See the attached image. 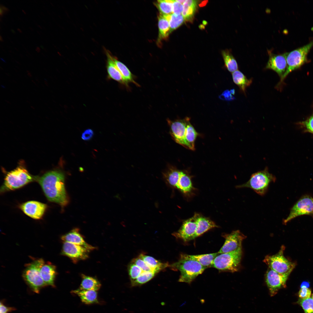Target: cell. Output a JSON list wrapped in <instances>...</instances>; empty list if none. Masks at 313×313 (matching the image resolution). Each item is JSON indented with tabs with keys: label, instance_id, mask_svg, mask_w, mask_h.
<instances>
[{
	"label": "cell",
	"instance_id": "obj_1",
	"mask_svg": "<svg viewBox=\"0 0 313 313\" xmlns=\"http://www.w3.org/2000/svg\"><path fill=\"white\" fill-rule=\"evenodd\" d=\"M65 179L64 174L58 170L49 171L40 176H36V181L48 200L61 206H65L68 202Z\"/></svg>",
	"mask_w": 313,
	"mask_h": 313
},
{
	"label": "cell",
	"instance_id": "obj_2",
	"mask_svg": "<svg viewBox=\"0 0 313 313\" xmlns=\"http://www.w3.org/2000/svg\"><path fill=\"white\" fill-rule=\"evenodd\" d=\"M34 181H36V176L31 175L24 167L18 166L6 174L0 192L19 189Z\"/></svg>",
	"mask_w": 313,
	"mask_h": 313
},
{
	"label": "cell",
	"instance_id": "obj_3",
	"mask_svg": "<svg viewBox=\"0 0 313 313\" xmlns=\"http://www.w3.org/2000/svg\"><path fill=\"white\" fill-rule=\"evenodd\" d=\"M276 179L275 176L270 173L268 168L266 167L263 170L252 174L248 181L236 187L250 188L259 195L263 196L267 192L270 184L274 182Z\"/></svg>",
	"mask_w": 313,
	"mask_h": 313
},
{
	"label": "cell",
	"instance_id": "obj_4",
	"mask_svg": "<svg viewBox=\"0 0 313 313\" xmlns=\"http://www.w3.org/2000/svg\"><path fill=\"white\" fill-rule=\"evenodd\" d=\"M179 270L181 275L179 281L190 284L206 269L198 262L191 259H181L170 265Z\"/></svg>",
	"mask_w": 313,
	"mask_h": 313
},
{
	"label": "cell",
	"instance_id": "obj_5",
	"mask_svg": "<svg viewBox=\"0 0 313 313\" xmlns=\"http://www.w3.org/2000/svg\"><path fill=\"white\" fill-rule=\"evenodd\" d=\"M42 259H36L26 265L22 276L28 286L34 292L38 293L46 286L40 274V269L45 263Z\"/></svg>",
	"mask_w": 313,
	"mask_h": 313
},
{
	"label": "cell",
	"instance_id": "obj_6",
	"mask_svg": "<svg viewBox=\"0 0 313 313\" xmlns=\"http://www.w3.org/2000/svg\"><path fill=\"white\" fill-rule=\"evenodd\" d=\"M313 46V40L308 44L291 52L285 53L287 63L286 69L276 86L279 88L284 79L292 71L297 69L306 61L307 55Z\"/></svg>",
	"mask_w": 313,
	"mask_h": 313
},
{
	"label": "cell",
	"instance_id": "obj_7",
	"mask_svg": "<svg viewBox=\"0 0 313 313\" xmlns=\"http://www.w3.org/2000/svg\"><path fill=\"white\" fill-rule=\"evenodd\" d=\"M241 249L219 254L213 260L211 267L220 271L234 272L238 271L242 256Z\"/></svg>",
	"mask_w": 313,
	"mask_h": 313
},
{
	"label": "cell",
	"instance_id": "obj_8",
	"mask_svg": "<svg viewBox=\"0 0 313 313\" xmlns=\"http://www.w3.org/2000/svg\"><path fill=\"white\" fill-rule=\"evenodd\" d=\"M285 247L281 246L279 251L275 254L267 255L263 262L269 267L280 274L289 276L295 267V264L287 259L283 255Z\"/></svg>",
	"mask_w": 313,
	"mask_h": 313
},
{
	"label": "cell",
	"instance_id": "obj_9",
	"mask_svg": "<svg viewBox=\"0 0 313 313\" xmlns=\"http://www.w3.org/2000/svg\"><path fill=\"white\" fill-rule=\"evenodd\" d=\"M304 215L313 218V199L308 195L303 196L294 205L288 216L283 220V223L286 224L295 218Z\"/></svg>",
	"mask_w": 313,
	"mask_h": 313
},
{
	"label": "cell",
	"instance_id": "obj_10",
	"mask_svg": "<svg viewBox=\"0 0 313 313\" xmlns=\"http://www.w3.org/2000/svg\"><path fill=\"white\" fill-rule=\"evenodd\" d=\"M189 119L186 117L183 119L174 121L169 119L167 120L170 127V132L172 138L176 142L185 148L187 123Z\"/></svg>",
	"mask_w": 313,
	"mask_h": 313
},
{
	"label": "cell",
	"instance_id": "obj_11",
	"mask_svg": "<svg viewBox=\"0 0 313 313\" xmlns=\"http://www.w3.org/2000/svg\"><path fill=\"white\" fill-rule=\"evenodd\" d=\"M288 276L280 274L269 267L265 279L271 296L275 295L280 289L285 286Z\"/></svg>",
	"mask_w": 313,
	"mask_h": 313
},
{
	"label": "cell",
	"instance_id": "obj_12",
	"mask_svg": "<svg viewBox=\"0 0 313 313\" xmlns=\"http://www.w3.org/2000/svg\"><path fill=\"white\" fill-rule=\"evenodd\" d=\"M223 236L225 241L218 252L220 254L241 249L242 242L246 237L239 230L233 231L230 234L224 235Z\"/></svg>",
	"mask_w": 313,
	"mask_h": 313
},
{
	"label": "cell",
	"instance_id": "obj_13",
	"mask_svg": "<svg viewBox=\"0 0 313 313\" xmlns=\"http://www.w3.org/2000/svg\"><path fill=\"white\" fill-rule=\"evenodd\" d=\"M90 251L80 245L64 242L61 254L70 259L74 262L86 259Z\"/></svg>",
	"mask_w": 313,
	"mask_h": 313
},
{
	"label": "cell",
	"instance_id": "obj_14",
	"mask_svg": "<svg viewBox=\"0 0 313 313\" xmlns=\"http://www.w3.org/2000/svg\"><path fill=\"white\" fill-rule=\"evenodd\" d=\"M19 208L28 216L35 219H39L43 216L47 206L40 202L31 201L21 204Z\"/></svg>",
	"mask_w": 313,
	"mask_h": 313
},
{
	"label": "cell",
	"instance_id": "obj_15",
	"mask_svg": "<svg viewBox=\"0 0 313 313\" xmlns=\"http://www.w3.org/2000/svg\"><path fill=\"white\" fill-rule=\"evenodd\" d=\"M196 228V223L194 216L185 221L180 228L173 235L184 241H189L194 239Z\"/></svg>",
	"mask_w": 313,
	"mask_h": 313
},
{
	"label": "cell",
	"instance_id": "obj_16",
	"mask_svg": "<svg viewBox=\"0 0 313 313\" xmlns=\"http://www.w3.org/2000/svg\"><path fill=\"white\" fill-rule=\"evenodd\" d=\"M269 60L265 68L273 70L281 77L286 71L287 63L285 53L282 54H274L268 51Z\"/></svg>",
	"mask_w": 313,
	"mask_h": 313
},
{
	"label": "cell",
	"instance_id": "obj_17",
	"mask_svg": "<svg viewBox=\"0 0 313 313\" xmlns=\"http://www.w3.org/2000/svg\"><path fill=\"white\" fill-rule=\"evenodd\" d=\"M61 240L64 242H68L82 246L89 250H92L95 249L94 247L87 243L83 237L80 233L79 230L74 229L70 232L63 235Z\"/></svg>",
	"mask_w": 313,
	"mask_h": 313
},
{
	"label": "cell",
	"instance_id": "obj_18",
	"mask_svg": "<svg viewBox=\"0 0 313 313\" xmlns=\"http://www.w3.org/2000/svg\"><path fill=\"white\" fill-rule=\"evenodd\" d=\"M105 52L107 57L106 67L109 78L126 86L123 77L114 61L113 56L108 50H106Z\"/></svg>",
	"mask_w": 313,
	"mask_h": 313
},
{
	"label": "cell",
	"instance_id": "obj_19",
	"mask_svg": "<svg viewBox=\"0 0 313 313\" xmlns=\"http://www.w3.org/2000/svg\"><path fill=\"white\" fill-rule=\"evenodd\" d=\"M41 278L47 285L55 287L54 281L57 274L56 266L51 263H45L40 269Z\"/></svg>",
	"mask_w": 313,
	"mask_h": 313
},
{
	"label": "cell",
	"instance_id": "obj_20",
	"mask_svg": "<svg viewBox=\"0 0 313 313\" xmlns=\"http://www.w3.org/2000/svg\"><path fill=\"white\" fill-rule=\"evenodd\" d=\"M196 223V228L194 239L200 236L209 230L218 226L208 218L195 214L194 216Z\"/></svg>",
	"mask_w": 313,
	"mask_h": 313
},
{
	"label": "cell",
	"instance_id": "obj_21",
	"mask_svg": "<svg viewBox=\"0 0 313 313\" xmlns=\"http://www.w3.org/2000/svg\"><path fill=\"white\" fill-rule=\"evenodd\" d=\"M219 254L218 252L211 254L195 255L183 254L181 255L180 259H191L196 261L207 268L209 267H211L213 260Z\"/></svg>",
	"mask_w": 313,
	"mask_h": 313
},
{
	"label": "cell",
	"instance_id": "obj_22",
	"mask_svg": "<svg viewBox=\"0 0 313 313\" xmlns=\"http://www.w3.org/2000/svg\"><path fill=\"white\" fill-rule=\"evenodd\" d=\"M170 15H164L160 13L158 16V43H160L161 41L167 39L170 33L169 23Z\"/></svg>",
	"mask_w": 313,
	"mask_h": 313
},
{
	"label": "cell",
	"instance_id": "obj_23",
	"mask_svg": "<svg viewBox=\"0 0 313 313\" xmlns=\"http://www.w3.org/2000/svg\"><path fill=\"white\" fill-rule=\"evenodd\" d=\"M72 293L78 295L81 301L85 304L89 305L99 303L96 291L79 289L72 291Z\"/></svg>",
	"mask_w": 313,
	"mask_h": 313
},
{
	"label": "cell",
	"instance_id": "obj_24",
	"mask_svg": "<svg viewBox=\"0 0 313 313\" xmlns=\"http://www.w3.org/2000/svg\"><path fill=\"white\" fill-rule=\"evenodd\" d=\"M114 61L120 71L125 83L126 86L128 87L129 83H132L137 86L139 85L134 80V76L132 74L128 67L123 63L113 57Z\"/></svg>",
	"mask_w": 313,
	"mask_h": 313
},
{
	"label": "cell",
	"instance_id": "obj_25",
	"mask_svg": "<svg viewBox=\"0 0 313 313\" xmlns=\"http://www.w3.org/2000/svg\"><path fill=\"white\" fill-rule=\"evenodd\" d=\"M232 76L234 82L245 93L246 88L252 82V79H248L242 72L238 70L232 72Z\"/></svg>",
	"mask_w": 313,
	"mask_h": 313
},
{
	"label": "cell",
	"instance_id": "obj_26",
	"mask_svg": "<svg viewBox=\"0 0 313 313\" xmlns=\"http://www.w3.org/2000/svg\"><path fill=\"white\" fill-rule=\"evenodd\" d=\"M81 276L82 281L79 289L97 291L100 289L101 284L97 279L84 274H82Z\"/></svg>",
	"mask_w": 313,
	"mask_h": 313
},
{
	"label": "cell",
	"instance_id": "obj_27",
	"mask_svg": "<svg viewBox=\"0 0 313 313\" xmlns=\"http://www.w3.org/2000/svg\"><path fill=\"white\" fill-rule=\"evenodd\" d=\"M190 119L188 120L187 123L185 148L194 150L195 149L194 142L198 133L190 122Z\"/></svg>",
	"mask_w": 313,
	"mask_h": 313
},
{
	"label": "cell",
	"instance_id": "obj_28",
	"mask_svg": "<svg viewBox=\"0 0 313 313\" xmlns=\"http://www.w3.org/2000/svg\"><path fill=\"white\" fill-rule=\"evenodd\" d=\"M184 193L190 192L192 189L193 186L191 179L189 176L182 171H181L179 178L176 187Z\"/></svg>",
	"mask_w": 313,
	"mask_h": 313
},
{
	"label": "cell",
	"instance_id": "obj_29",
	"mask_svg": "<svg viewBox=\"0 0 313 313\" xmlns=\"http://www.w3.org/2000/svg\"><path fill=\"white\" fill-rule=\"evenodd\" d=\"M197 1L196 0H185L183 4V9L182 15L185 20H190L192 19L197 6Z\"/></svg>",
	"mask_w": 313,
	"mask_h": 313
},
{
	"label": "cell",
	"instance_id": "obj_30",
	"mask_svg": "<svg viewBox=\"0 0 313 313\" xmlns=\"http://www.w3.org/2000/svg\"><path fill=\"white\" fill-rule=\"evenodd\" d=\"M222 54L225 65L228 71L233 72L238 70L237 62L232 54L228 51H223Z\"/></svg>",
	"mask_w": 313,
	"mask_h": 313
},
{
	"label": "cell",
	"instance_id": "obj_31",
	"mask_svg": "<svg viewBox=\"0 0 313 313\" xmlns=\"http://www.w3.org/2000/svg\"><path fill=\"white\" fill-rule=\"evenodd\" d=\"M173 0H158L155 5L160 14L169 15L173 13Z\"/></svg>",
	"mask_w": 313,
	"mask_h": 313
},
{
	"label": "cell",
	"instance_id": "obj_32",
	"mask_svg": "<svg viewBox=\"0 0 313 313\" xmlns=\"http://www.w3.org/2000/svg\"><path fill=\"white\" fill-rule=\"evenodd\" d=\"M181 171L172 167L165 174V176L170 185L176 187L178 183Z\"/></svg>",
	"mask_w": 313,
	"mask_h": 313
},
{
	"label": "cell",
	"instance_id": "obj_33",
	"mask_svg": "<svg viewBox=\"0 0 313 313\" xmlns=\"http://www.w3.org/2000/svg\"><path fill=\"white\" fill-rule=\"evenodd\" d=\"M185 20L181 14L177 15L173 13L170 14L169 19L170 33L181 25Z\"/></svg>",
	"mask_w": 313,
	"mask_h": 313
},
{
	"label": "cell",
	"instance_id": "obj_34",
	"mask_svg": "<svg viewBox=\"0 0 313 313\" xmlns=\"http://www.w3.org/2000/svg\"><path fill=\"white\" fill-rule=\"evenodd\" d=\"M303 309L305 313H313V299L309 298L305 299H299L297 302Z\"/></svg>",
	"mask_w": 313,
	"mask_h": 313
},
{
	"label": "cell",
	"instance_id": "obj_35",
	"mask_svg": "<svg viewBox=\"0 0 313 313\" xmlns=\"http://www.w3.org/2000/svg\"><path fill=\"white\" fill-rule=\"evenodd\" d=\"M235 93L234 89L230 90H227L225 91L219 97L221 99L226 101H232L234 99L233 96Z\"/></svg>",
	"mask_w": 313,
	"mask_h": 313
},
{
	"label": "cell",
	"instance_id": "obj_36",
	"mask_svg": "<svg viewBox=\"0 0 313 313\" xmlns=\"http://www.w3.org/2000/svg\"><path fill=\"white\" fill-rule=\"evenodd\" d=\"M311 293V290L308 288L302 287L299 290L298 295L300 299H305L310 297Z\"/></svg>",
	"mask_w": 313,
	"mask_h": 313
},
{
	"label": "cell",
	"instance_id": "obj_37",
	"mask_svg": "<svg viewBox=\"0 0 313 313\" xmlns=\"http://www.w3.org/2000/svg\"><path fill=\"white\" fill-rule=\"evenodd\" d=\"M173 13L177 15L181 14L183 9V5L176 0H173Z\"/></svg>",
	"mask_w": 313,
	"mask_h": 313
},
{
	"label": "cell",
	"instance_id": "obj_38",
	"mask_svg": "<svg viewBox=\"0 0 313 313\" xmlns=\"http://www.w3.org/2000/svg\"><path fill=\"white\" fill-rule=\"evenodd\" d=\"M93 135V131L91 129H88L85 130L83 132L81 137L84 140L88 141L92 138Z\"/></svg>",
	"mask_w": 313,
	"mask_h": 313
},
{
	"label": "cell",
	"instance_id": "obj_39",
	"mask_svg": "<svg viewBox=\"0 0 313 313\" xmlns=\"http://www.w3.org/2000/svg\"><path fill=\"white\" fill-rule=\"evenodd\" d=\"M15 308L12 307H9L4 305L2 301L0 302V313H9L12 311L15 310Z\"/></svg>",
	"mask_w": 313,
	"mask_h": 313
},
{
	"label": "cell",
	"instance_id": "obj_40",
	"mask_svg": "<svg viewBox=\"0 0 313 313\" xmlns=\"http://www.w3.org/2000/svg\"><path fill=\"white\" fill-rule=\"evenodd\" d=\"M305 124L307 129L313 133V116L311 117L307 121Z\"/></svg>",
	"mask_w": 313,
	"mask_h": 313
},
{
	"label": "cell",
	"instance_id": "obj_41",
	"mask_svg": "<svg viewBox=\"0 0 313 313\" xmlns=\"http://www.w3.org/2000/svg\"><path fill=\"white\" fill-rule=\"evenodd\" d=\"M309 286V283L306 282H304L301 284V287H305L308 288Z\"/></svg>",
	"mask_w": 313,
	"mask_h": 313
},
{
	"label": "cell",
	"instance_id": "obj_42",
	"mask_svg": "<svg viewBox=\"0 0 313 313\" xmlns=\"http://www.w3.org/2000/svg\"><path fill=\"white\" fill-rule=\"evenodd\" d=\"M0 7H1L3 9L4 11H9V9L1 5Z\"/></svg>",
	"mask_w": 313,
	"mask_h": 313
},
{
	"label": "cell",
	"instance_id": "obj_43",
	"mask_svg": "<svg viewBox=\"0 0 313 313\" xmlns=\"http://www.w3.org/2000/svg\"><path fill=\"white\" fill-rule=\"evenodd\" d=\"M4 12V11L3 10V9L1 7H0V14L1 16L3 15V13Z\"/></svg>",
	"mask_w": 313,
	"mask_h": 313
},
{
	"label": "cell",
	"instance_id": "obj_44",
	"mask_svg": "<svg viewBox=\"0 0 313 313\" xmlns=\"http://www.w3.org/2000/svg\"><path fill=\"white\" fill-rule=\"evenodd\" d=\"M176 1H177L178 2L181 3V4H182V3L183 4L185 1V0H176Z\"/></svg>",
	"mask_w": 313,
	"mask_h": 313
},
{
	"label": "cell",
	"instance_id": "obj_45",
	"mask_svg": "<svg viewBox=\"0 0 313 313\" xmlns=\"http://www.w3.org/2000/svg\"><path fill=\"white\" fill-rule=\"evenodd\" d=\"M36 51H37V52H40V48H39V47H36Z\"/></svg>",
	"mask_w": 313,
	"mask_h": 313
},
{
	"label": "cell",
	"instance_id": "obj_46",
	"mask_svg": "<svg viewBox=\"0 0 313 313\" xmlns=\"http://www.w3.org/2000/svg\"><path fill=\"white\" fill-rule=\"evenodd\" d=\"M17 30L18 31H19V32H20V33H21V32H22V31H21V30L19 28H18L17 29Z\"/></svg>",
	"mask_w": 313,
	"mask_h": 313
},
{
	"label": "cell",
	"instance_id": "obj_47",
	"mask_svg": "<svg viewBox=\"0 0 313 313\" xmlns=\"http://www.w3.org/2000/svg\"><path fill=\"white\" fill-rule=\"evenodd\" d=\"M0 40L1 41H3V38L1 36H0Z\"/></svg>",
	"mask_w": 313,
	"mask_h": 313
},
{
	"label": "cell",
	"instance_id": "obj_48",
	"mask_svg": "<svg viewBox=\"0 0 313 313\" xmlns=\"http://www.w3.org/2000/svg\"><path fill=\"white\" fill-rule=\"evenodd\" d=\"M11 31L12 32V33H15V31H14V30H13L12 29H11Z\"/></svg>",
	"mask_w": 313,
	"mask_h": 313
},
{
	"label": "cell",
	"instance_id": "obj_49",
	"mask_svg": "<svg viewBox=\"0 0 313 313\" xmlns=\"http://www.w3.org/2000/svg\"><path fill=\"white\" fill-rule=\"evenodd\" d=\"M40 46H41V48H43V49H44V48L43 47V46H42V45H40Z\"/></svg>",
	"mask_w": 313,
	"mask_h": 313
},
{
	"label": "cell",
	"instance_id": "obj_50",
	"mask_svg": "<svg viewBox=\"0 0 313 313\" xmlns=\"http://www.w3.org/2000/svg\"><path fill=\"white\" fill-rule=\"evenodd\" d=\"M1 59H2V60H3V61H4V62H5V61H4V60L3 59H2V58H1Z\"/></svg>",
	"mask_w": 313,
	"mask_h": 313
},
{
	"label": "cell",
	"instance_id": "obj_51",
	"mask_svg": "<svg viewBox=\"0 0 313 313\" xmlns=\"http://www.w3.org/2000/svg\"><path fill=\"white\" fill-rule=\"evenodd\" d=\"M22 11H23V12H24V13H25V14H26V12H25V11H24L23 10H22Z\"/></svg>",
	"mask_w": 313,
	"mask_h": 313
},
{
	"label": "cell",
	"instance_id": "obj_52",
	"mask_svg": "<svg viewBox=\"0 0 313 313\" xmlns=\"http://www.w3.org/2000/svg\"><path fill=\"white\" fill-rule=\"evenodd\" d=\"M312 298L313 299V294H312Z\"/></svg>",
	"mask_w": 313,
	"mask_h": 313
}]
</instances>
